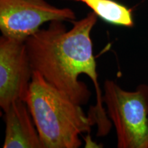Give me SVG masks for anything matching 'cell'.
Here are the masks:
<instances>
[{
	"label": "cell",
	"instance_id": "obj_1",
	"mask_svg": "<svg viewBox=\"0 0 148 148\" xmlns=\"http://www.w3.org/2000/svg\"><path fill=\"white\" fill-rule=\"evenodd\" d=\"M93 12L73 22L69 30L61 21H51L46 29L39 30L25 40L33 70L47 82L79 105L88 101L90 92L79 80L84 74L93 83L97 103L88 116L97 126V136L108 134L112 123L103 106V95L98 82L97 64L92 50L90 33L97 23Z\"/></svg>",
	"mask_w": 148,
	"mask_h": 148
},
{
	"label": "cell",
	"instance_id": "obj_2",
	"mask_svg": "<svg viewBox=\"0 0 148 148\" xmlns=\"http://www.w3.org/2000/svg\"><path fill=\"white\" fill-rule=\"evenodd\" d=\"M25 103L42 148L79 147V135L89 133L93 125L81 105L51 86L34 70Z\"/></svg>",
	"mask_w": 148,
	"mask_h": 148
},
{
	"label": "cell",
	"instance_id": "obj_3",
	"mask_svg": "<svg viewBox=\"0 0 148 148\" xmlns=\"http://www.w3.org/2000/svg\"><path fill=\"white\" fill-rule=\"evenodd\" d=\"M103 90V102L115 127L117 147L148 148V85L127 91L106 79Z\"/></svg>",
	"mask_w": 148,
	"mask_h": 148
},
{
	"label": "cell",
	"instance_id": "obj_4",
	"mask_svg": "<svg viewBox=\"0 0 148 148\" xmlns=\"http://www.w3.org/2000/svg\"><path fill=\"white\" fill-rule=\"evenodd\" d=\"M76 19L69 8H58L45 0H0V29L2 35L25 40L46 22Z\"/></svg>",
	"mask_w": 148,
	"mask_h": 148
},
{
	"label": "cell",
	"instance_id": "obj_5",
	"mask_svg": "<svg viewBox=\"0 0 148 148\" xmlns=\"http://www.w3.org/2000/svg\"><path fill=\"white\" fill-rule=\"evenodd\" d=\"M33 69L25 40L0 37V106L5 112L12 103L25 102Z\"/></svg>",
	"mask_w": 148,
	"mask_h": 148
},
{
	"label": "cell",
	"instance_id": "obj_6",
	"mask_svg": "<svg viewBox=\"0 0 148 148\" xmlns=\"http://www.w3.org/2000/svg\"><path fill=\"white\" fill-rule=\"evenodd\" d=\"M3 148H42L38 130L27 103L18 100L5 111Z\"/></svg>",
	"mask_w": 148,
	"mask_h": 148
},
{
	"label": "cell",
	"instance_id": "obj_7",
	"mask_svg": "<svg viewBox=\"0 0 148 148\" xmlns=\"http://www.w3.org/2000/svg\"><path fill=\"white\" fill-rule=\"evenodd\" d=\"M90 8L97 17L112 25L130 27L134 25L132 10L114 0H75Z\"/></svg>",
	"mask_w": 148,
	"mask_h": 148
}]
</instances>
